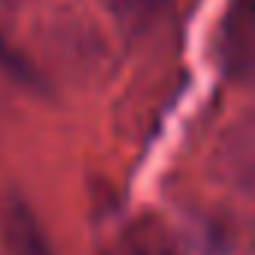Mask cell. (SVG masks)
<instances>
[{"mask_svg": "<svg viewBox=\"0 0 255 255\" xmlns=\"http://www.w3.org/2000/svg\"><path fill=\"white\" fill-rule=\"evenodd\" d=\"M219 165L234 186L255 192V117H246L228 129L219 150Z\"/></svg>", "mask_w": 255, "mask_h": 255, "instance_id": "2", "label": "cell"}, {"mask_svg": "<svg viewBox=\"0 0 255 255\" xmlns=\"http://www.w3.org/2000/svg\"><path fill=\"white\" fill-rule=\"evenodd\" d=\"M0 225H3V240H6L9 255H54L39 222H36V216L21 201L6 204Z\"/></svg>", "mask_w": 255, "mask_h": 255, "instance_id": "3", "label": "cell"}, {"mask_svg": "<svg viewBox=\"0 0 255 255\" xmlns=\"http://www.w3.org/2000/svg\"><path fill=\"white\" fill-rule=\"evenodd\" d=\"M171 3L174 0H111V12L126 36H144L165 21Z\"/></svg>", "mask_w": 255, "mask_h": 255, "instance_id": "4", "label": "cell"}, {"mask_svg": "<svg viewBox=\"0 0 255 255\" xmlns=\"http://www.w3.org/2000/svg\"><path fill=\"white\" fill-rule=\"evenodd\" d=\"M105 255H144V249H141V243H138V240H129V237H126V240L114 243Z\"/></svg>", "mask_w": 255, "mask_h": 255, "instance_id": "5", "label": "cell"}, {"mask_svg": "<svg viewBox=\"0 0 255 255\" xmlns=\"http://www.w3.org/2000/svg\"><path fill=\"white\" fill-rule=\"evenodd\" d=\"M219 60L240 84H255V0H231L219 24Z\"/></svg>", "mask_w": 255, "mask_h": 255, "instance_id": "1", "label": "cell"}]
</instances>
